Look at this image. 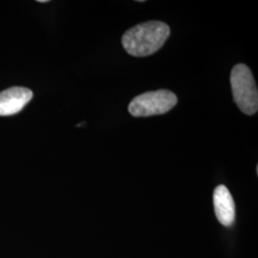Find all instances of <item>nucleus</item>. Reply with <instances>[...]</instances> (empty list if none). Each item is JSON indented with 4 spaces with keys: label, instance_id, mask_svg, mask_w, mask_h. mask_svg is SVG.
Masks as SVG:
<instances>
[{
    "label": "nucleus",
    "instance_id": "nucleus-1",
    "mask_svg": "<svg viewBox=\"0 0 258 258\" xmlns=\"http://www.w3.org/2000/svg\"><path fill=\"white\" fill-rule=\"evenodd\" d=\"M170 35L169 26L162 21H148L127 30L121 38V43L129 55L137 57L156 53L164 46Z\"/></svg>",
    "mask_w": 258,
    "mask_h": 258
},
{
    "label": "nucleus",
    "instance_id": "nucleus-2",
    "mask_svg": "<svg viewBox=\"0 0 258 258\" xmlns=\"http://www.w3.org/2000/svg\"><path fill=\"white\" fill-rule=\"evenodd\" d=\"M231 85L233 100L240 110L253 115L258 109V91L251 71L247 65L236 64L231 70Z\"/></svg>",
    "mask_w": 258,
    "mask_h": 258
},
{
    "label": "nucleus",
    "instance_id": "nucleus-3",
    "mask_svg": "<svg viewBox=\"0 0 258 258\" xmlns=\"http://www.w3.org/2000/svg\"><path fill=\"white\" fill-rule=\"evenodd\" d=\"M178 102L177 96L169 90H157L135 97L129 103V113L134 117H149L166 114Z\"/></svg>",
    "mask_w": 258,
    "mask_h": 258
},
{
    "label": "nucleus",
    "instance_id": "nucleus-4",
    "mask_svg": "<svg viewBox=\"0 0 258 258\" xmlns=\"http://www.w3.org/2000/svg\"><path fill=\"white\" fill-rule=\"evenodd\" d=\"M32 98L33 92L26 87H11L0 92V116L19 113Z\"/></svg>",
    "mask_w": 258,
    "mask_h": 258
},
{
    "label": "nucleus",
    "instance_id": "nucleus-5",
    "mask_svg": "<svg viewBox=\"0 0 258 258\" xmlns=\"http://www.w3.org/2000/svg\"><path fill=\"white\" fill-rule=\"evenodd\" d=\"M213 205L216 218L223 226L230 227L235 219V205L229 189L220 184L213 192Z\"/></svg>",
    "mask_w": 258,
    "mask_h": 258
},
{
    "label": "nucleus",
    "instance_id": "nucleus-6",
    "mask_svg": "<svg viewBox=\"0 0 258 258\" xmlns=\"http://www.w3.org/2000/svg\"><path fill=\"white\" fill-rule=\"evenodd\" d=\"M39 3H46L48 2V0H37Z\"/></svg>",
    "mask_w": 258,
    "mask_h": 258
}]
</instances>
